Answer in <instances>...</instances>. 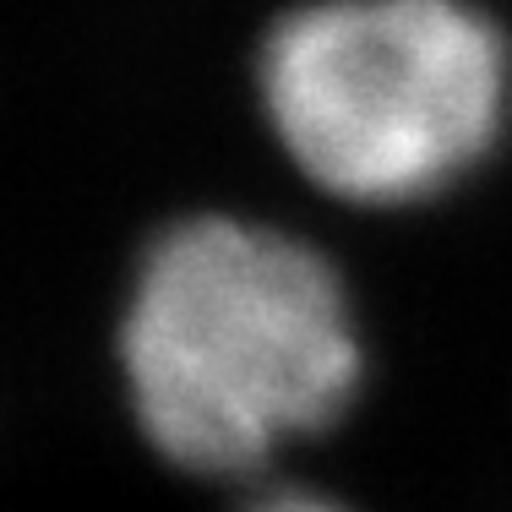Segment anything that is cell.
I'll list each match as a JSON object with an SVG mask.
<instances>
[{"label":"cell","mask_w":512,"mask_h":512,"mask_svg":"<svg viewBox=\"0 0 512 512\" xmlns=\"http://www.w3.org/2000/svg\"><path fill=\"white\" fill-rule=\"evenodd\" d=\"M120 382L137 431L186 474L229 480L333 431L365 382L338 267L235 213L158 229L120 311Z\"/></svg>","instance_id":"1"},{"label":"cell","mask_w":512,"mask_h":512,"mask_svg":"<svg viewBox=\"0 0 512 512\" xmlns=\"http://www.w3.org/2000/svg\"><path fill=\"white\" fill-rule=\"evenodd\" d=\"M256 93L311 186L409 207L453 191L496 148L512 55L469 0H311L267 33Z\"/></svg>","instance_id":"2"},{"label":"cell","mask_w":512,"mask_h":512,"mask_svg":"<svg viewBox=\"0 0 512 512\" xmlns=\"http://www.w3.org/2000/svg\"><path fill=\"white\" fill-rule=\"evenodd\" d=\"M246 512H349L344 502H333V496H316V491H273V496H256Z\"/></svg>","instance_id":"3"}]
</instances>
